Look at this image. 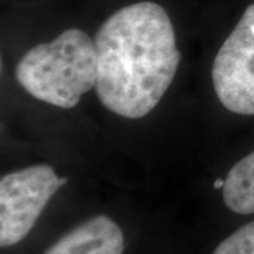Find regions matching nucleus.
Returning <instances> with one entry per match:
<instances>
[{"mask_svg": "<svg viewBox=\"0 0 254 254\" xmlns=\"http://www.w3.org/2000/svg\"><path fill=\"white\" fill-rule=\"evenodd\" d=\"M96 93L112 113L147 116L173 83L181 53L171 18L161 4L144 0L123 6L95 36Z\"/></svg>", "mask_w": 254, "mask_h": 254, "instance_id": "1", "label": "nucleus"}, {"mask_svg": "<svg viewBox=\"0 0 254 254\" xmlns=\"http://www.w3.org/2000/svg\"><path fill=\"white\" fill-rule=\"evenodd\" d=\"M125 236L109 216H95L61 237L46 254H123Z\"/></svg>", "mask_w": 254, "mask_h": 254, "instance_id": "5", "label": "nucleus"}, {"mask_svg": "<svg viewBox=\"0 0 254 254\" xmlns=\"http://www.w3.org/2000/svg\"><path fill=\"white\" fill-rule=\"evenodd\" d=\"M212 82L227 110L254 116V3L247 6L219 48L212 66Z\"/></svg>", "mask_w": 254, "mask_h": 254, "instance_id": "4", "label": "nucleus"}, {"mask_svg": "<svg viewBox=\"0 0 254 254\" xmlns=\"http://www.w3.org/2000/svg\"><path fill=\"white\" fill-rule=\"evenodd\" d=\"M66 178L48 164H38L0 180V246L17 245L34 227L50 199Z\"/></svg>", "mask_w": 254, "mask_h": 254, "instance_id": "3", "label": "nucleus"}, {"mask_svg": "<svg viewBox=\"0 0 254 254\" xmlns=\"http://www.w3.org/2000/svg\"><path fill=\"white\" fill-rule=\"evenodd\" d=\"M14 75L33 98L61 109L75 108L98 82L95 40L79 28H68L54 41L28 50Z\"/></svg>", "mask_w": 254, "mask_h": 254, "instance_id": "2", "label": "nucleus"}, {"mask_svg": "<svg viewBox=\"0 0 254 254\" xmlns=\"http://www.w3.org/2000/svg\"><path fill=\"white\" fill-rule=\"evenodd\" d=\"M223 185H225V180H216L215 184H213L215 190H220V188H223Z\"/></svg>", "mask_w": 254, "mask_h": 254, "instance_id": "8", "label": "nucleus"}, {"mask_svg": "<svg viewBox=\"0 0 254 254\" xmlns=\"http://www.w3.org/2000/svg\"><path fill=\"white\" fill-rule=\"evenodd\" d=\"M212 254H254V220L226 237Z\"/></svg>", "mask_w": 254, "mask_h": 254, "instance_id": "7", "label": "nucleus"}, {"mask_svg": "<svg viewBox=\"0 0 254 254\" xmlns=\"http://www.w3.org/2000/svg\"><path fill=\"white\" fill-rule=\"evenodd\" d=\"M223 202L235 213H254V151L237 161L225 178Z\"/></svg>", "mask_w": 254, "mask_h": 254, "instance_id": "6", "label": "nucleus"}]
</instances>
